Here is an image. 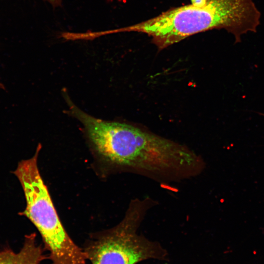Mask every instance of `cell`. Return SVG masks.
Returning a JSON list of instances; mask_svg holds the SVG:
<instances>
[{"instance_id":"obj_1","label":"cell","mask_w":264,"mask_h":264,"mask_svg":"<svg viewBox=\"0 0 264 264\" xmlns=\"http://www.w3.org/2000/svg\"><path fill=\"white\" fill-rule=\"evenodd\" d=\"M68 112L82 123L94 169L101 178L130 172L173 181L190 162V152L185 146L128 124L95 118L74 104Z\"/></svg>"},{"instance_id":"obj_2","label":"cell","mask_w":264,"mask_h":264,"mask_svg":"<svg viewBox=\"0 0 264 264\" xmlns=\"http://www.w3.org/2000/svg\"><path fill=\"white\" fill-rule=\"evenodd\" d=\"M248 16L246 0H195L192 4L170 9L149 20L112 32L146 34L163 49L212 29H224L237 36L245 28Z\"/></svg>"},{"instance_id":"obj_3","label":"cell","mask_w":264,"mask_h":264,"mask_svg":"<svg viewBox=\"0 0 264 264\" xmlns=\"http://www.w3.org/2000/svg\"><path fill=\"white\" fill-rule=\"evenodd\" d=\"M41 148L39 144L34 155L21 161L14 171L25 198V208L21 214L39 232L51 264H86L84 250L66 232L40 173L38 158Z\"/></svg>"},{"instance_id":"obj_4","label":"cell","mask_w":264,"mask_h":264,"mask_svg":"<svg viewBox=\"0 0 264 264\" xmlns=\"http://www.w3.org/2000/svg\"><path fill=\"white\" fill-rule=\"evenodd\" d=\"M139 203L133 202L117 225L92 233L84 252L92 264H136L148 259L166 260L167 251L158 242L137 233L140 223Z\"/></svg>"},{"instance_id":"obj_5","label":"cell","mask_w":264,"mask_h":264,"mask_svg":"<svg viewBox=\"0 0 264 264\" xmlns=\"http://www.w3.org/2000/svg\"><path fill=\"white\" fill-rule=\"evenodd\" d=\"M46 258L43 248L36 242L34 233L25 235L19 252L8 248L0 250V264H41Z\"/></svg>"},{"instance_id":"obj_6","label":"cell","mask_w":264,"mask_h":264,"mask_svg":"<svg viewBox=\"0 0 264 264\" xmlns=\"http://www.w3.org/2000/svg\"><path fill=\"white\" fill-rule=\"evenodd\" d=\"M50 3L53 7L59 6L62 4V0H44Z\"/></svg>"},{"instance_id":"obj_7","label":"cell","mask_w":264,"mask_h":264,"mask_svg":"<svg viewBox=\"0 0 264 264\" xmlns=\"http://www.w3.org/2000/svg\"><path fill=\"white\" fill-rule=\"evenodd\" d=\"M0 88H3L2 85L1 84H0Z\"/></svg>"}]
</instances>
